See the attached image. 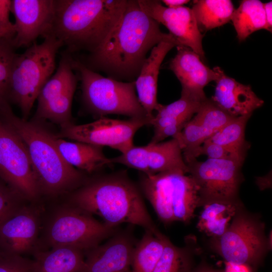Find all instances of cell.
<instances>
[{"mask_svg": "<svg viewBox=\"0 0 272 272\" xmlns=\"http://www.w3.org/2000/svg\"><path fill=\"white\" fill-rule=\"evenodd\" d=\"M172 37L161 31L160 24L141 10L137 0H127L115 26L83 63L94 72H103L109 78L133 82L148 52Z\"/></svg>", "mask_w": 272, "mask_h": 272, "instance_id": "cell-1", "label": "cell"}, {"mask_svg": "<svg viewBox=\"0 0 272 272\" xmlns=\"http://www.w3.org/2000/svg\"><path fill=\"white\" fill-rule=\"evenodd\" d=\"M70 205L100 216L112 226L126 223L156 234L160 233L146 209L140 188L124 172L84 181L71 194Z\"/></svg>", "mask_w": 272, "mask_h": 272, "instance_id": "cell-2", "label": "cell"}, {"mask_svg": "<svg viewBox=\"0 0 272 272\" xmlns=\"http://www.w3.org/2000/svg\"><path fill=\"white\" fill-rule=\"evenodd\" d=\"M127 0H54L49 35L69 52L95 50L122 15Z\"/></svg>", "mask_w": 272, "mask_h": 272, "instance_id": "cell-3", "label": "cell"}, {"mask_svg": "<svg viewBox=\"0 0 272 272\" xmlns=\"http://www.w3.org/2000/svg\"><path fill=\"white\" fill-rule=\"evenodd\" d=\"M0 116L24 143L40 191L56 195L76 189L85 181L83 174L63 159L53 134L33 121L18 117L12 109Z\"/></svg>", "mask_w": 272, "mask_h": 272, "instance_id": "cell-4", "label": "cell"}, {"mask_svg": "<svg viewBox=\"0 0 272 272\" xmlns=\"http://www.w3.org/2000/svg\"><path fill=\"white\" fill-rule=\"evenodd\" d=\"M62 45L52 35L34 43L17 54L12 66L8 97L20 108L27 120L43 86L55 69L56 54Z\"/></svg>", "mask_w": 272, "mask_h": 272, "instance_id": "cell-5", "label": "cell"}, {"mask_svg": "<svg viewBox=\"0 0 272 272\" xmlns=\"http://www.w3.org/2000/svg\"><path fill=\"white\" fill-rule=\"evenodd\" d=\"M72 65L80 75L83 101L92 113L100 117L118 114L149 118L136 95L134 81L124 82L103 77L80 60L72 59Z\"/></svg>", "mask_w": 272, "mask_h": 272, "instance_id": "cell-6", "label": "cell"}, {"mask_svg": "<svg viewBox=\"0 0 272 272\" xmlns=\"http://www.w3.org/2000/svg\"><path fill=\"white\" fill-rule=\"evenodd\" d=\"M241 208L226 231L210 246L228 263L256 268L270 249L262 222Z\"/></svg>", "mask_w": 272, "mask_h": 272, "instance_id": "cell-7", "label": "cell"}, {"mask_svg": "<svg viewBox=\"0 0 272 272\" xmlns=\"http://www.w3.org/2000/svg\"><path fill=\"white\" fill-rule=\"evenodd\" d=\"M117 229L70 205L52 215L46 229L45 239L51 248L68 247L86 252L111 237Z\"/></svg>", "mask_w": 272, "mask_h": 272, "instance_id": "cell-8", "label": "cell"}, {"mask_svg": "<svg viewBox=\"0 0 272 272\" xmlns=\"http://www.w3.org/2000/svg\"><path fill=\"white\" fill-rule=\"evenodd\" d=\"M243 162L228 159H196L186 163L187 173L198 188L199 206L215 200L239 199L238 192L243 180Z\"/></svg>", "mask_w": 272, "mask_h": 272, "instance_id": "cell-9", "label": "cell"}, {"mask_svg": "<svg viewBox=\"0 0 272 272\" xmlns=\"http://www.w3.org/2000/svg\"><path fill=\"white\" fill-rule=\"evenodd\" d=\"M148 118H129L120 120L100 117L86 124L70 123L60 126L58 138H66L93 145L109 147L123 153L133 145V137L139 129L151 125Z\"/></svg>", "mask_w": 272, "mask_h": 272, "instance_id": "cell-10", "label": "cell"}, {"mask_svg": "<svg viewBox=\"0 0 272 272\" xmlns=\"http://www.w3.org/2000/svg\"><path fill=\"white\" fill-rule=\"evenodd\" d=\"M0 176L21 197L38 196L40 190L25 145L1 116Z\"/></svg>", "mask_w": 272, "mask_h": 272, "instance_id": "cell-11", "label": "cell"}, {"mask_svg": "<svg viewBox=\"0 0 272 272\" xmlns=\"http://www.w3.org/2000/svg\"><path fill=\"white\" fill-rule=\"evenodd\" d=\"M72 58L63 54L54 74L46 82L37 98L35 117L62 126L72 123V105L78 78Z\"/></svg>", "mask_w": 272, "mask_h": 272, "instance_id": "cell-12", "label": "cell"}, {"mask_svg": "<svg viewBox=\"0 0 272 272\" xmlns=\"http://www.w3.org/2000/svg\"><path fill=\"white\" fill-rule=\"evenodd\" d=\"M141 10L148 16L164 25L180 45L191 49L200 58H205L201 34L191 9L182 6L170 8L160 1L137 0Z\"/></svg>", "mask_w": 272, "mask_h": 272, "instance_id": "cell-13", "label": "cell"}, {"mask_svg": "<svg viewBox=\"0 0 272 272\" xmlns=\"http://www.w3.org/2000/svg\"><path fill=\"white\" fill-rule=\"evenodd\" d=\"M15 22L13 42L16 48L29 47L36 39L49 35L54 12V0H12Z\"/></svg>", "mask_w": 272, "mask_h": 272, "instance_id": "cell-14", "label": "cell"}, {"mask_svg": "<svg viewBox=\"0 0 272 272\" xmlns=\"http://www.w3.org/2000/svg\"><path fill=\"white\" fill-rule=\"evenodd\" d=\"M234 117L207 98L181 131L173 138L179 143L185 163L196 159L203 143Z\"/></svg>", "mask_w": 272, "mask_h": 272, "instance_id": "cell-15", "label": "cell"}, {"mask_svg": "<svg viewBox=\"0 0 272 272\" xmlns=\"http://www.w3.org/2000/svg\"><path fill=\"white\" fill-rule=\"evenodd\" d=\"M39 213L21 206L5 220L0 226V252L22 256L31 250L38 235Z\"/></svg>", "mask_w": 272, "mask_h": 272, "instance_id": "cell-16", "label": "cell"}, {"mask_svg": "<svg viewBox=\"0 0 272 272\" xmlns=\"http://www.w3.org/2000/svg\"><path fill=\"white\" fill-rule=\"evenodd\" d=\"M134 247L131 234L117 232L104 244L85 252L81 272H132Z\"/></svg>", "mask_w": 272, "mask_h": 272, "instance_id": "cell-17", "label": "cell"}, {"mask_svg": "<svg viewBox=\"0 0 272 272\" xmlns=\"http://www.w3.org/2000/svg\"><path fill=\"white\" fill-rule=\"evenodd\" d=\"M176 47L177 53L169 66L181 85V94L204 101L207 97L203 88L215 81L216 72L204 64L200 56L189 48L183 45Z\"/></svg>", "mask_w": 272, "mask_h": 272, "instance_id": "cell-18", "label": "cell"}, {"mask_svg": "<svg viewBox=\"0 0 272 272\" xmlns=\"http://www.w3.org/2000/svg\"><path fill=\"white\" fill-rule=\"evenodd\" d=\"M217 74L214 95L211 99L231 116L252 115L264 101L253 91L250 85H244L227 76L219 66L213 69Z\"/></svg>", "mask_w": 272, "mask_h": 272, "instance_id": "cell-19", "label": "cell"}, {"mask_svg": "<svg viewBox=\"0 0 272 272\" xmlns=\"http://www.w3.org/2000/svg\"><path fill=\"white\" fill-rule=\"evenodd\" d=\"M180 45L174 37L164 40L154 46L144 61L134 81L139 101L148 117L152 121L157 102V84L159 70L167 53ZM152 123V122H151Z\"/></svg>", "mask_w": 272, "mask_h": 272, "instance_id": "cell-20", "label": "cell"}, {"mask_svg": "<svg viewBox=\"0 0 272 272\" xmlns=\"http://www.w3.org/2000/svg\"><path fill=\"white\" fill-rule=\"evenodd\" d=\"M53 141L65 162L81 171L92 173L111 164L102 147L80 142H69L55 135Z\"/></svg>", "mask_w": 272, "mask_h": 272, "instance_id": "cell-21", "label": "cell"}, {"mask_svg": "<svg viewBox=\"0 0 272 272\" xmlns=\"http://www.w3.org/2000/svg\"><path fill=\"white\" fill-rule=\"evenodd\" d=\"M139 188L151 203L161 222L168 225L175 221L171 202L169 171L152 175L142 173Z\"/></svg>", "mask_w": 272, "mask_h": 272, "instance_id": "cell-22", "label": "cell"}, {"mask_svg": "<svg viewBox=\"0 0 272 272\" xmlns=\"http://www.w3.org/2000/svg\"><path fill=\"white\" fill-rule=\"evenodd\" d=\"M171 202L175 221L189 222L199 206L198 188L190 175L169 171Z\"/></svg>", "mask_w": 272, "mask_h": 272, "instance_id": "cell-23", "label": "cell"}, {"mask_svg": "<svg viewBox=\"0 0 272 272\" xmlns=\"http://www.w3.org/2000/svg\"><path fill=\"white\" fill-rule=\"evenodd\" d=\"M85 256L84 251L68 247L37 251L32 260L31 272H81Z\"/></svg>", "mask_w": 272, "mask_h": 272, "instance_id": "cell-24", "label": "cell"}, {"mask_svg": "<svg viewBox=\"0 0 272 272\" xmlns=\"http://www.w3.org/2000/svg\"><path fill=\"white\" fill-rule=\"evenodd\" d=\"M199 217L198 229L212 238L222 236L228 229L238 211L242 208L241 201L215 200L204 206Z\"/></svg>", "mask_w": 272, "mask_h": 272, "instance_id": "cell-25", "label": "cell"}, {"mask_svg": "<svg viewBox=\"0 0 272 272\" xmlns=\"http://www.w3.org/2000/svg\"><path fill=\"white\" fill-rule=\"evenodd\" d=\"M147 145L150 175L168 171L187 173V167L177 139L172 138L155 144L149 143Z\"/></svg>", "mask_w": 272, "mask_h": 272, "instance_id": "cell-26", "label": "cell"}, {"mask_svg": "<svg viewBox=\"0 0 272 272\" xmlns=\"http://www.w3.org/2000/svg\"><path fill=\"white\" fill-rule=\"evenodd\" d=\"M203 102L181 94L178 100L169 104L164 105L158 103L155 109L157 114L154 116L151 123L154 134L172 123L185 124L197 112Z\"/></svg>", "mask_w": 272, "mask_h": 272, "instance_id": "cell-27", "label": "cell"}, {"mask_svg": "<svg viewBox=\"0 0 272 272\" xmlns=\"http://www.w3.org/2000/svg\"><path fill=\"white\" fill-rule=\"evenodd\" d=\"M166 238L161 232L156 234L145 230L133 250L132 272H152L162 254Z\"/></svg>", "mask_w": 272, "mask_h": 272, "instance_id": "cell-28", "label": "cell"}, {"mask_svg": "<svg viewBox=\"0 0 272 272\" xmlns=\"http://www.w3.org/2000/svg\"><path fill=\"white\" fill-rule=\"evenodd\" d=\"M192 10L200 30H211L231 20L235 10L230 0L193 1Z\"/></svg>", "mask_w": 272, "mask_h": 272, "instance_id": "cell-29", "label": "cell"}, {"mask_svg": "<svg viewBox=\"0 0 272 272\" xmlns=\"http://www.w3.org/2000/svg\"><path fill=\"white\" fill-rule=\"evenodd\" d=\"M231 21L239 42L252 33L265 29L266 22L263 3L258 0H244L235 9Z\"/></svg>", "mask_w": 272, "mask_h": 272, "instance_id": "cell-30", "label": "cell"}, {"mask_svg": "<svg viewBox=\"0 0 272 272\" xmlns=\"http://www.w3.org/2000/svg\"><path fill=\"white\" fill-rule=\"evenodd\" d=\"M251 115L234 117L205 142L231 149L248 151L250 145L245 140V130Z\"/></svg>", "mask_w": 272, "mask_h": 272, "instance_id": "cell-31", "label": "cell"}, {"mask_svg": "<svg viewBox=\"0 0 272 272\" xmlns=\"http://www.w3.org/2000/svg\"><path fill=\"white\" fill-rule=\"evenodd\" d=\"M14 36L0 39V113L11 108L8 97L10 79L13 63L17 54Z\"/></svg>", "mask_w": 272, "mask_h": 272, "instance_id": "cell-32", "label": "cell"}, {"mask_svg": "<svg viewBox=\"0 0 272 272\" xmlns=\"http://www.w3.org/2000/svg\"><path fill=\"white\" fill-rule=\"evenodd\" d=\"M191 266L187 250L176 246L167 237L162 254L152 272H189Z\"/></svg>", "mask_w": 272, "mask_h": 272, "instance_id": "cell-33", "label": "cell"}, {"mask_svg": "<svg viewBox=\"0 0 272 272\" xmlns=\"http://www.w3.org/2000/svg\"><path fill=\"white\" fill-rule=\"evenodd\" d=\"M148 147L133 146L118 156L110 158L111 164H119L150 175L148 167Z\"/></svg>", "mask_w": 272, "mask_h": 272, "instance_id": "cell-34", "label": "cell"}, {"mask_svg": "<svg viewBox=\"0 0 272 272\" xmlns=\"http://www.w3.org/2000/svg\"><path fill=\"white\" fill-rule=\"evenodd\" d=\"M247 150L229 148L219 144L205 142L200 147L198 157L206 155L210 159H228L244 163Z\"/></svg>", "mask_w": 272, "mask_h": 272, "instance_id": "cell-35", "label": "cell"}, {"mask_svg": "<svg viewBox=\"0 0 272 272\" xmlns=\"http://www.w3.org/2000/svg\"><path fill=\"white\" fill-rule=\"evenodd\" d=\"M21 197L11 187L0 183V226L20 206L19 197Z\"/></svg>", "mask_w": 272, "mask_h": 272, "instance_id": "cell-36", "label": "cell"}, {"mask_svg": "<svg viewBox=\"0 0 272 272\" xmlns=\"http://www.w3.org/2000/svg\"><path fill=\"white\" fill-rule=\"evenodd\" d=\"M32 260L0 252V272H31Z\"/></svg>", "mask_w": 272, "mask_h": 272, "instance_id": "cell-37", "label": "cell"}, {"mask_svg": "<svg viewBox=\"0 0 272 272\" xmlns=\"http://www.w3.org/2000/svg\"><path fill=\"white\" fill-rule=\"evenodd\" d=\"M11 0H0V28L14 29V24L10 20L11 12Z\"/></svg>", "mask_w": 272, "mask_h": 272, "instance_id": "cell-38", "label": "cell"}, {"mask_svg": "<svg viewBox=\"0 0 272 272\" xmlns=\"http://www.w3.org/2000/svg\"><path fill=\"white\" fill-rule=\"evenodd\" d=\"M266 22L265 29L270 32L272 30V2L263 3Z\"/></svg>", "mask_w": 272, "mask_h": 272, "instance_id": "cell-39", "label": "cell"}, {"mask_svg": "<svg viewBox=\"0 0 272 272\" xmlns=\"http://www.w3.org/2000/svg\"><path fill=\"white\" fill-rule=\"evenodd\" d=\"M251 267L246 265L235 264L227 262L226 272H253L254 270Z\"/></svg>", "mask_w": 272, "mask_h": 272, "instance_id": "cell-40", "label": "cell"}, {"mask_svg": "<svg viewBox=\"0 0 272 272\" xmlns=\"http://www.w3.org/2000/svg\"><path fill=\"white\" fill-rule=\"evenodd\" d=\"M162 2L165 4L167 7L170 8H176L184 6L188 3V0H163Z\"/></svg>", "mask_w": 272, "mask_h": 272, "instance_id": "cell-41", "label": "cell"}, {"mask_svg": "<svg viewBox=\"0 0 272 272\" xmlns=\"http://www.w3.org/2000/svg\"><path fill=\"white\" fill-rule=\"evenodd\" d=\"M189 272H226L214 269L208 265H202L194 269H191Z\"/></svg>", "mask_w": 272, "mask_h": 272, "instance_id": "cell-42", "label": "cell"}, {"mask_svg": "<svg viewBox=\"0 0 272 272\" xmlns=\"http://www.w3.org/2000/svg\"><path fill=\"white\" fill-rule=\"evenodd\" d=\"M14 35V29H6L0 28V39L6 36Z\"/></svg>", "mask_w": 272, "mask_h": 272, "instance_id": "cell-43", "label": "cell"}, {"mask_svg": "<svg viewBox=\"0 0 272 272\" xmlns=\"http://www.w3.org/2000/svg\"><path fill=\"white\" fill-rule=\"evenodd\" d=\"M253 272H254V271Z\"/></svg>", "mask_w": 272, "mask_h": 272, "instance_id": "cell-44", "label": "cell"}]
</instances>
